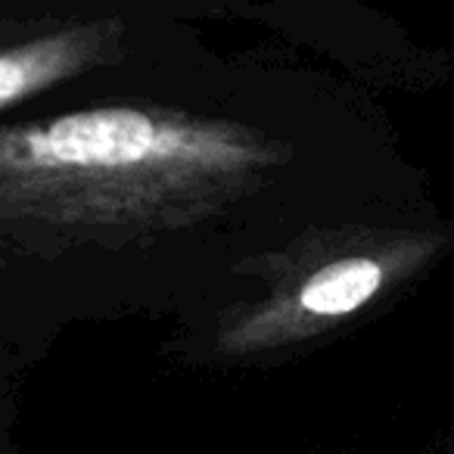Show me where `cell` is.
<instances>
[{
    "label": "cell",
    "instance_id": "obj_1",
    "mask_svg": "<svg viewBox=\"0 0 454 454\" xmlns=\"http://www.w3.org/2000/svg\"><path fill=\"white\" fill-rule=\"evenodd\" d=\"M286 146L231 119L94 106L0 128V237L134 240L215 218L262 190Z\"/></svg>",
    "mask_w": 454,
    "mask_h": 454
},
{
    "label": "cell",
    "instance_id": "obj_2",
    "mask_svg": "<svg viewBox=\"0 0 454 454\" xmlns=\"http://www.w3.org/2000/svg\"><path fill=\"white\" fill-rule=\"evenodd\" d=\"M448 227H346L311 237L286 259L268 296L218 330L227 358L284 352L330 333L445 255Z\"/></svg>",
    "mask_w": 454,
    "mask_h": 454
},
{
    "label": "cell",
    "instance_id": "obj_3",
    "mask_svg": "<svg viewBox=\"0 0 454 454\" xmlns=\"http://www.w3.org/2000/svg\"><path fill=\"white\" fill-rule=\"evenodd\" d=\"M119 22H75L0 47V109L84 75L119 53Z\"/></svg>",
    "mask_w": 454,
    "mask_h": 454
}]
</instances>
